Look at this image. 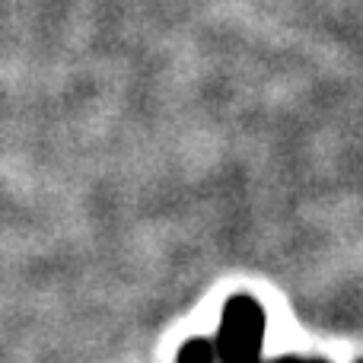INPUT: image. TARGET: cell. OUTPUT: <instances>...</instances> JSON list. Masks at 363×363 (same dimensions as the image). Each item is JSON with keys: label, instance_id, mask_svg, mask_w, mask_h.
Here are the masks:
<instances>
[{"label": "cell", "instance_id": "6da1fadb", "mask_svg": "<svg viewBox=\"0 0 363 363\" xmlns=\"http://www.w3.org/2000/svg\"><path fill=\"white\" fill-rule=\"evenodd\" d=\"M264 309L255 296H230L220 315L213 351L220 363H262Z\"/></svg>", "mask_w": 363, "mask_h": 363}, {"label": "cell", "instance_id": "7a4b0ae2", "mask_svg": "<svg viewBox=\"0 0 363 363\" xmlns=\"http://www.w3.org/2000/svg\"><path fill=\"white\" fill-rule=\"evenodd\" d=\"M176 363H217V351H213L211 338H191L185 341V347L179 351Z\"/></svg>", "mask_w": 363, "mask_h": 363}, {"label": "cell", "instance_id": "3957f363", "mask_svg": "<svg viewBox=\"0 0 363 363\" xmlns=\"http://www.w3.org/2000/svg\"><path fill=\"white\" fill-rule=\"evenodd\" d=\"M264 363V360H262ZM271 363H328V360H309V357H277Z\"/></svg>", "mask_w": 363, "mask_h": 363}, {"label": "cell", "instance_id": "277c9868", "mask_svg": "<svg viewBox=\"0 0 363 363\" xmlns=\"http://www.w3.org/2000/svg\"><path fill=\"white\" fill-rule=\"evenodd\" d=\"M357 363H363V360H357Z\"/></svg>", "mask_w": 363, "mask_h": 363}]
</instances>
